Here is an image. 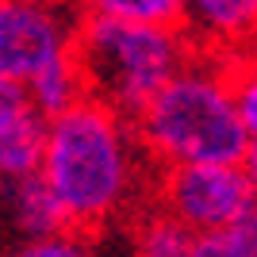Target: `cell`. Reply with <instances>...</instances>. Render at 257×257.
<instances>
[{"label":"cell","mask_w":257,"mask_h":257,"mask_svg":"<svg viewBox=\"0 0 257 257\" xmlns=\"http://www.w3.org/2000/svg\"><path fill=\"white\" fill-rule=\"evenodd\" d=\"M85 249H88V242L81 238V230H62V234H54V238L23 246V253H31V257H69V253H85Z\"/></svg>","instance_id":"5bb4252c"},{"label":"cell","mask_w":257,"mask_h":257,"mask_svg":"<svg viewBox=\"0 0 257 257\" xmlns=\"http://www.w3.org/2000/svg\"><path fill=\"white\" fill-rule=\"evenodd\" d=\"M226 73H230V92H234L238 115L246 123L249 139H257V46L226 58Z\"/></svg>","instance_id":"4fadbf2b"},{"label":"cell","mask_w":257,"mask_h":257,"mask_svg":"<svg viewBox=\"0 0 257 257\" xmlns=\"http://www.w3.org/2000/svg\"><path fill=\"white\" fill-rule=\"evenodd\" d=\"M85 12L115 16L131 23H158V27H184L188 0H81Z\"/></svg>","instance_id":"8fae6325"},{"label":"cell","mask_w":257,"mask_h":257,"mask_svg":"<svg viewBox=\"0 0 257 257\" xmlns=\"http://www.w3.org/2000/svg\"><path fill=\"white\" fill-rule=\"evenodd\" d=\"M85 8L65 0H4L0 4V77L27 85L58 62L77 58Z\"/></svg>","instance_id":"5b68a950"},{"label":"cell","mask_w":257,"mask_h":257,"mask_svg":"<svg viewBox=\"0 0 257 257\" xmlns=\"http://www.w3.org/2000/svg\"><path fill=\"white\" fill-rule=\"evenodd\" d=\"M23 88H27V96L35 100V107H39L46 119L69 111L73 104H81V100L88 96L77 58H69V62H58V65H50V69H43V73L31 77Z\"/></svg>","instance_id":"30bf717a"},{"label":"cell","mask_w":257,"mask_h":257,"mask_svg":"<svg viewBox=\"0 0 257 257\" xmlns=\"http://www.w3.org/2000/svg\"><path fill=\"white\" fill-rule=\"evenodd\" d=\"M8 184V219H12V230L20 234L23 246L31 242H43V238H54L62 230H77L69 223V211L65 204L58 200L50 184H46L43 173H31V177H16V181H4Z\"/></svg>","instance_id":"ba28073f"},{"label":"cell","mask_w":257,"mask_h":257,"mask_svg":"<svg viewBox=\"0 0 257 257\" xmlns=\"http://www.w3.org/2000/svg\"><path fill=\"white\" fill-rule=\"evenodd\" d=\"M154 169L181 161H242L249 131L238 115L226 58L196 50L192 62L135 115Z\"/></svg>","instance_id":"7a4b0ae2"},{"label":"cell","mask_w":257,"mask_h":257,"mask_svg":"<svg viewBox=\"0 0 257 257\" xmlns=\"http://www.w3.org/2000/svg\"><path fill=\"white\" fill-rule=\"evenodd\" d=\"M154 158L139 139L135 119L96 96H85L50 119L43 177L81 234H96L119 215H135L154 177Z\"/></svg>","instance_id":"6da1fadb"},{"label":"cell","mask_w":257,"mask_h":257,"mask_svg":"<svg viewBox=\"0 0 257 257\" xmlns=\"http://www.w3.org/2000/svg\"><path fill=\"white\" fill-rule=\"evenodd\" d=\"M184 31L200 50L242 54L257 46V0H188Z\"/></svg>","instance_id":"52a82bcc"},{"label":"cell","mask_w":257,"mask_h":257,"mask_svg":"<svg viewBox=\"0 0 257 257\" xmlns=\"http://www.w3.org/2000/svg\"><path fill=\"white\" fill-rule=\"evenodd\" d=\"M131 242L139 253H150V257H184V253H196L200 234L188 223H181L173 211L154 204L150 211L131 215Z\"/></svg>","instance_id":"9c48e42d"},{"label":"cell","mask_w":257,"mask_h":257,"mask_svg":"<svg viewBox=\"0 0 257 257\" xmlns=\"http://www.w3.org/2000/svg\"><path fill=\"white\" fill-rule=\"evenodd\" d=\"M196 50L200 46L184 27L131 23L96 12H85L77 35V65L88 96L131 119L192 62Z\"/></svg>","instance_id":"3957f363"},{"label":"cell","mask_w":257,"mask_h":257,"mask_svg":"<svg viewBox=\"0 0 257 257\" xmlns=\"http://www.w3.org/2000/svg\"><path fill=\"white\" fill-rule=\"evenodd\" d=\"M196 253H204V257H257V200L226 230L200 238Z\"/></svg>","instance_id":"7c38bea8"},{"label":"cell","mask_w":257,"mask_h":257,"mask_svg":"<svg viewBox=\"0 0 257 257\" xmlns=\"http://www.w3.org/2000/svg\"><path fill=\"white\" fill-rule=\"evenodd\" d=\"M46 135H50V119L35 107L27 88L20 81L0 77V173L4 181L31 177L43 169Z\"/></svg>","instance_id":"8992f818"},{"label":"cell","mask_w":257,"mask_h":257,"mask_svg":"<svg viewBox=\"0 0 257 257\" xmlns=\"http://www.w3.org/2000/svg\"><path fill=\"white\" fill-rule=\"evenodd\" d=\"M154 204L173 211L196 234H219L257 200L242 161H181L154 173Z\"/></svg>","instance_id":"277c9868"},{"label":"cell","mask_w":257,"mask_h":257,"mask_svg":"<svg viewBox=\"0 0 257 257\" xmlns=\"http://www.w3.org/2000/svg\"><path fill=\"white\" fill-rule=\"evenodd\" d=\"M242 165H246L249 184H253V192H257V139H249V150H246V158H242Z\"/></svg>","instance_id":"9a60e30c"},{"label":"cell","mask_w":257,"mask_h":257,"mask_svg":"<svg viewBox=\"0 0 257 257\" xmlns=\"http://www.w3.org/2000/svg\"><path fill=\"white\" fill-rule=\"evenodd\" d=\"M65 4H81V0H65Z\"/></svg>","instance_id":"2e32d148"}]
</instances>
